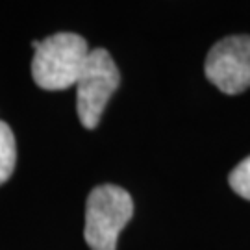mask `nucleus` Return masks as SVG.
I'll list each match as a JSON object with an SVG mask.
<instances>
[{
	"instance_id": "1",
	"label": "nucleus",
	"mask_w": 250,
	"mask_h": 250,
	"mask_svg": "<svg viewBox=\"0 0 250 250\" xmlns=\"http://www.w3.org/2000/svg\"><path fill=\"white\" fill-rule=\"evenodd\" d=\"M89 56L87 41L78 34H54L39 41L32 60V76L41 89L60 91L76 85Z\"/></svg>"
},
{
	"instance_id": "2",
	"label": "nucleus",
	"mask_w": 250,
	"mask_h": 250,
	"mask_svg": "<svg viewBox=\"0 0 250 250\" xmlns=\"http://www.w3.org/2000/svg\"><path fill=\"white\" fill-rule=\"evenodd\" d=\"M134 202L126 189L99 186L89 193L85 204L83 237L91 250H115L117 237L132 219Z\"/></svg>"
},
{
	"instance_id": "3",
	"label": "nucleus",
	"mask_w": 250,
	"mask_h": 250,
	"mask_svg": "<svg viewBox=\"0 0 250 250\" xmlns=\"http://www.w3.org/2000/svg\"><path fill=\"white\" fill-rule=\"evenodd\" d=\"M121 83V74L107 50H89L85 65L76 82L78 119L87 130L97 128L109 97Z\"/></svg>"
},
{
	"instance_id": "4",
	"label": "nucleus",
	"mask_w": 250,
	"mask_h": 250,
	"mask_svg": "<svg viewBox=\"0 0 250 250\" xmlns=\"http://www.w3.org/2000/svg\"><path fill=\"white\" fill-rule=\"evenodd\" d=\"M206 78L226 95L250 87V36H230L211 46L206 58Z\"/></svg>"
},
{
	"instance_id": "5",
	"label": "nucleus",
	"mask_w": 250,
	"mask_h": 250,
	"mask_svg": "<svg viewBox=\"0 0 250 250\" xmlns=\"http://www.w3.org/2000/svg\"><path fill=\"white\" fill-rule=\"evenodd\" d=\"M15 161H17V146L13 132L6 123L0 121V186L8 182L9 176L13 174Z\"/></svg>"
},
{
	"instance_id": "6",
	"label": "nucleus",
	"mask_w": 250,
	"mask_h": 250,
	"mask_svg": "<svg viewBox=\"0 0 250 250\" xmlns=\"http://www.w3.org/2000/svg\"><path fill=\"white\" fill-rule=\"evenodd\" d=\"M230 188L239 195V197L250 200V156L243 160L235 169L230 172Z\"/></svg>"
}]
</instances>
